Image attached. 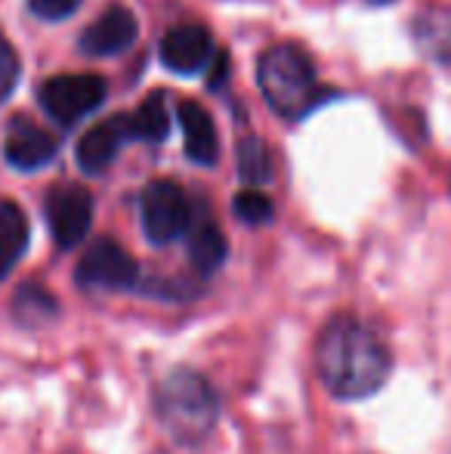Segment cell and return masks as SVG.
Returning <instances> with one entry per match:
<instances>
[{"label":"cell","mask_w":451,"mask_h":454,"mask_svg":"<svg viewBox=\"0 0 451 454\" xmlns=\"http://www.w3.org/2000/svg\"><path fill=\"white\" fill-rule=\"evenodd\" d=\"M232 210L245 226H266V223L272 220V214H276V207H272L269 198H266L263 192L253 189V185H247L245 192L235 195Z\"/></svg>","instance_id":"d6986e66"},{"label":"cell","mask_w":451,"mask_h":454,"mask_svg":"<svg viewBox=\"0 0 451 454\" xmlns=\"http://www.w3.org/2000/svg\"><path fill=\"white\" fill-rule=\"evenodd\" d=\"M19 84V56L12 50V43L0 35V102L6 99Z\"/></svg>","instance_id":"ffe728a7"},{"label":"cell","mask_w":451,"mask_h":454,"mask_svg":"<svg viewBox=\"0 0 451 454\" xmlns=\"http://www.w3.org/2000/svg\"><path fill=\"white\" fill-rule=\"evenodd\" d=\"M31 12L37 19H47V22H59V19H68L74 10L81 6V0H28Z\"/></svg>","instance_id":"44dd1931"},{"label":"cell","mask_w":451,"mask_h":454,"mask_svg":"<svg viewBox=\"0 0 451 454\" xmlns=\"http://www.w3.org/2000/svg\"><path fill=\"white\" fill-rule=\"evenodd\" d=\"M411 37L424 56L451 66V6H430L417 12L411 22Z\"/></svg>","instance_id":"4fadbf2b"},{"label":"cell","mask_w":451,"mask_h":454,"mask_svg":"<svg viewBox=\"0 0 451 454\" xmlns=\"http://www.w3.org/2000/svg\"><path fill=\"white\" fill-rule=\"evenodd\" d=\"M127 139H133L130 133V114H112L103 124L90 127L78 143V168L84 174L97 176L103 170L112 168V161L118 158V152L124 149Z\"/></svg>","instance_id":"9c48e42d"},{"label":"cell","mask_w":451,"mask_h":454,"mask_svg":"<svg viewBox=\"0 0 451 454\" xmlns=\"http://www.w3.org/2000/svg\"><path fill=\"white\" fill-rule=\"evenodd\" d=\"M155 414L174 442L201 445L220 420V395L205 374L176 368L158 383Z\"/></svg>","instance_id":"7a4b0ae2"},{"label":"cell","mask_w":451,"mask_h":454,"mask_svg":"<svg viewBox=\"0 0 451 454\" xmlns=\"http://www.w3.org/2000/svg\"><path fill=\"white\" fill-rule=\"evenodd\" d=\"M130 133L133 139H145V143H161L170 133V112L164 93H152L143 99V106L130 114Z\"/></svg>","instance_id":"2e32d148"},{"label":"cell","mask_w":451,"mask_h":454,"mask_svg":"<svg viewBox=\"0 0 451 454\" xmlns=\"http://www.w3.org/2000/svg\"><path fill=\"white\" fill-rule=\"evenodd\" d=\"M28 220L16 201H0V281L6 278L22 254L28 251Z\"/></svg>","instance_id":"5bb4252c"},{"label":"cell","mask_w":451,"mask_h":454,"mask_svg":"<svg viewBox=\"0 0 451 454\" xmlns=\"http://www.w3.org/2000/svg\"><path fill=\"white\" fill-rule=\"evenodd\" d=\"M136 16L127 6H109L90 28L81 35L78 47L84 56H118L136 43Z\"/></svg>","instance_id":"8fae6325"},{"label":"cell","mask_w":451,"mask_h":454,"mask_svg":"<svg viewBox=\"0 0 451 454\" xmlns=\"http://www.w3.org/2000/svg\"><path fill=\"white\" fill-rule=\"evenodd\" d=\"M56 152H59V139L53 133L25 118H12L4 139V158L10 161V168L31 174V170L47 168L56 158Z\"/></svg>","instance_id":"ba28073f"},{"label":"cell","mask_w":451,"mask_h":454,"mask_svg":"<svg viewBox=\"0 0 451 454\" xmlns=\"http://www.w3.org/2000/svg\"><path fill=\"white\" fill-rule=\"evenodd\" d=\"M257 84L272 112H278L288 121L309 114L325 96L313 59L294 43H276L260 56Z\"/></svg>","instance_id":"3957f363"},{"label":"cell","mask_w":451,"mask_h":454,"mask_svg":"<svg viewBox=\"0 0 451 454\" xmlns=\"http://www.w3.org/2000/svg\"><path fill=\"white\" fill-rule=\"evenodd\" d=\"M371 4H390V0H371Z\"/></svg>","instance_id":"603a6c76"},{"label":"cell","mask_w":451,"mask_h":454,"mask_svg":"<svg viewBox=\"0 0 451 454\" xmlns=\"http://www.w3.org/2000/svg\"><path fill=\"white\" fill-rule=\"evenodd\" d=\"M205 72H207V78H211L214 90H220L223 81H226V74H229V56L223 53V50H214V56H211V62H207Z\"/></svg>","instance_id":"7402d4cb"},{"label":"cell","mask_w":451,"mask_h":454,"mask_svg":"<svg viewBox=\"0 0 451 454\" xmlns=\"http://www.w3.org/2000/svg\"><path fill=\"white\" fill-rule=\"evenodd\" d=\"M109 96V84L99 74H59L41 87V108L59 127H74L81 118L97 112Z\"/></svg>","instance_id":"5b68a950"},{"label":"cell","mask_w":451,"mask_h":454,"mask_svg":"<svg viewBox=\"0 0 451 454\" xmlns=\"http://www.w3.org/2000/svg\"><path fill=\"white\" fill-rule=\"evenodd\" d=\"M74 281L84 291H133L139 281V266L114 239H99L84 251L78 270H74Z\"/></svg>","instance_id":"8992f818"},{"label":"cell","mask_w":451,"mask_h":454,"mask_svg":"<svg viewBox=\"0 0 451 454\" xmlns=\"http://www.w3.org/2000/svg\"><path fill=\"white\" fill-rule=\"evenodd\" d=\"M139 216H143V232L152 245L164 247L170 241L183 239L192 226V204L186 192L170 180H155L139 195Z\"/></svg>","instance_id":"277c9868"},{"label":"cell","mask_w":451,"mask_h":454,"mask_svg":"<svg viewBox=\"0 0 451 454\" xmlns=\"http://www.w3.org/2000/svg\"><path fill=\"white\" fill-rule=\"evenodd\" d=\"M176 118H180L183 127V143H186V155L192 158L195 164H217L220 158V139H217V127H214V118L201 102L183 99L180 108H176Z\"/></svg>","instance_id":"7c38bea8"},{"label":"cell","mask_w":451,"mask_h":454,"mask_svg":"<svg viewBox=\"0 0 451 454\" xmlns=\"http://www.w3.org/2000/svg\"><path fill=\"white\" fill-rule=\"evenodd\" d=\"M214 56V37L205 25H180L161 41V62L174 74H201Z\"/></svg>","instance_id":"30bf717a"},{"label":"cell","mask_w":451,"mask_h":454,"mask_svg":"<svg viewBox=\"0 0 451 454\" xmlns=\"http://www.w3.org/2000/svg\"><path fill=\"white\" fill-rule=\"evenodd\" d=\"M12 309H16L19 322L28 325V328H35V325L50 322V318L56 316V309H59V303H56V300L50 297L43 287L25 285L22 291L16 294V303H12Z\"/></svg>","instance_id":"ac0fdd59"},{"label":"cell","mask_w":451,"mask_h":454,"mask_svg":"<svg viewBox=\"0 0 451 454\" xmlns=\"http://www.w3.org/2000/svg\"><path fill=\"white\" fill-rule=\"evenodd\" d=\"M315 364L328 393L355 402L374 395L390 380L393 353L365 322L340 312L322 328Z\"/></svg>","instance_id":"6da1fadb"},{"label":"cell","mask_w":451,"mask_h":454,"mask_svg":"<svg viewBox=\"0 0 451 454\" xmlns=\"http://www.w3.org/2000/svg\"><path fill=\"white\" fill-rule=\"evenodd\" d=\"M189 263L195 266V272L201 275H214L229 257V241L226 235L214 226L211 220H205L201 226H189Z\"/></svg>","instance_id":"9a60e30c"},{"label":"cell","mask_w":451,"mask_h":454,"mask_svg":"<svg viewBox=\"0 0 451 454\" xmlns=\"http://www.w3.org/2000/svg\"><path fill=\"white\" fill-rule=\"evenodd\" d=\"M238 176L247 185H266L272 180V155L269 145L260 137H245L238 143Z\"/></svg>","instance_id":"e0dca14e"},{"label":"cell","mask_w":451,"mask_h":454,"mask_svg":"<svg viewBox=\"0 0 451 454\" xmlns=\"http://www.w3.org/2000/svg\"><path fill=\"white\" fill-rule=\"evenodd\" d=\"M43 216H47L50 235H53L59 251H72L87 239L93 223V195L78 183H62L50 189L43 201Z\"/></svg>","instance_id":"52a82bcc"}]
</instances>
